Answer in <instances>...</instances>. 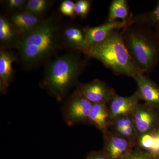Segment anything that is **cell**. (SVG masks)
<instances>
[{"instance_id":"cell-10","label":"cell","mask_w":159,"mask_h":159,"mask_svg":"<svg viewBox=\"0 0 159 159\" xmlns=\"http://www.w3.org/2000/svg\"><path fill=\"white\" fill-rule=\"evenodd\" d=\"M134 78L138 87L136 93L140 100L159 109V88L157 86L141 72L138 73Z\"/></svg>"},{"instance_id":"cell-11","label":"cell","mask_w":159,"mask_h":159,"mask_svg":"<svg viewBox=\"0 0 159 159\" xmlns=\"http://www.w3.org/2000/svg\"><path fill=\"white\" fill-rule=\"evenodd\" d=\"M126 23L125 21L116 20L97 27H86L84 29L85 33V49L102 42L115 30L122 28Z\"/></svg>"},{"instance_id":"cell-24","label":"cell","mask_w":159,"mask_h":159,"mask_svg":"<svg viewBox=\"0 0 159 159\" xmlns=\"http://www.w3.org/2000/svg\"><path fill=\"white\" fill-rule=\"evenodd\" d=\"M85 159H109L102 150L93 151L88 154Z\"/></svg>"},{"instance_id":"cell-17","label":"cell","mask_w":159,"mask_h":159,"mask_svg":"<svg viewBox=\"0 0 159 159\" xmlns=\"http://www.w3.org/2000/svg\"><path fill=\"white\" fill-rule=\"evenodd\" d=\"M128 16V9L125 0H115L112 2L110 8L108 22L116 21L119 19L125 21Z\"/></svg>"},{"instance_id":"cell-6","label":"cell","mask_w":159,"mask_h":159,"mask_svg":"<svg viewBox=\"0 0 159 159\" xmlns=\"http://www.w3.org/2000/svg\"><path fill=\"white\" fill-rule=\"evenodd\" d=\"M132 117L138 136L153 132L159 127V109L146 103H139Z\"/></svg>"},{"instance_id":"cell-12","label":"cell","mask_w":159,"mask_h":159,"mask_svg":"<svg viewBox=\"0 0 159 159\" xmlns=\"http://www.w3.org/2000/svg\"><path fill=\"white\" fill-rule=\"evenodd\" d=\"M9 20L20 37L36 29L44 20L25 10L11 14Z\"/></svg>"},{"instance_id":"cell-25","label":"cell","mask_w":159,"mask_h":159,"mask_svg":"<svg viewBox=\"0 0 159 159\" xmlns=\"http://www.w3.org/2000/svg\"><path fill=\"white\" fill-rule=\"evenodd\" d=\"M152 17L154 21L159 23V3L152 12Z\"/></svg>"},{"instance_id":"cell-26","label":"cell","mask_w":159,"mask_h":159,"mask_svg":"<svg viewBox=\"0 0 159 159\" xmlns=\"http://www.w3.org/2000/svg\"><path fill=\"white\" fill-rule=\"evenodd\" d=\"M156 131L157 134L158 136L159 137V127H158V128L156 130Z\"/></svg>"},{"instance_id":"cell-14","label":"cell","mask_w":159,"mask_h":159,"mask_svg":"<svg viewBox=\"0 0 159 159\" xmlns=\"http://www.w3.org/2000/svg\"><path fill=\"white\" fill-rule=\"evenodd\" d=\"M61 44L75 51L85 50V33L84 29L76 26H66L61 30Z\"/></svg>"},{"instance_id":"cell-7","label":"cell","mask_w":159,"mask_h":159,"mask_svg":"<svg viewBox=\"0 0 159 159\" xmlns=\"http://www.w3.org/2000/svg\"><path fill=\"white\" fill-rule=\"evenodd\" d=\"M103 135L102 150L109 159H122L136 147V142L108 130Z\"/></svg>"},{"instance_id":"cell-20","label":"cell","mask_w":159,"mask_h":159,"mask_svg":"<svg viewBox=\"0 0 159 159\" xmlns=\"http://www.w3.org/2000/svg\"><path fill=\"white\" fill-rule=\"evenodd\" d=\"M26 0H6L2 1L5 9L11 14L25 10Z\"/></svg>"},{"instance_id":"cell-19","label":"cell","mask_w":159,"mask_h":159,"mask_svg":"<svg viewBox=\"0 0 159 159\" xmlns=\"http://www.w3.org/2000/svg\"><path fill=\"white\" fill-rule=\"evenodd\" d=\"M134 125L132 115L122 116L112 121L109 125V130L111 132H117L122 129Z\"/></svg>"},{"instance_id":"cell-4","label":"cell","mask_w":159,"mask_h":159,"mask_svg":"<svg viewBox=\"0 0 159 159\" xmlns=\"http://www.w3.org/2000/svg\"><path fill=\"white\" fill-rule=\"evenodd\" d=\"M124 41L131 56L142 73L153 66L157 56L155 47L144 34L131 32Z\"/></svg>"},{"instance_id":"cell-27","label":"cell","mask_w":159,"mask_h":159,"mask_svg":"<svg viewBox=\"0 0 159 159\" xmlns=\"http://www.w3.org/2000/svg\"><path fill=\"white\" fill-rule=\"evenodd\" d=\"M155 159H159V155L157 157H156Z\"/></svg>"},{"instance_id":"cell-2","label":"cell","mask_w":159,"mask_h":159,"mask_svg":"<svg viewBox=\"0 0 159 159\" xmlns=\"http://www.w3.org/2000/svg\"><path fill=\"white\" fill-rule=\"evenodd\" d=\"M83 66L82 61L75 53L56 57L47 63L40 86L57 101H62L77 84Z\"/></svg>"},{"instance_id":"cell-18","label":"cell","mask_w":159,"mask_h":159,"mask_svg":"<svg viewBox=\"0 0 159 159\" xmlns=\"http://www.w3.org/2000/svg\"><path fill=\"white\" fill-rule=\"evenodd\" d=\"M49 0H27L25 10L42 18L52 6Z\"/></svg>"},{"instance_id":"cell-5","label":"cell","mask_w":159,"mask_h":159,"mask_svg":"<svg viewBox=\"0 0 159 159\" xmlns=\"http://www.w3.org/2000/svg\"><path fill=\"white\" fill-rule=\"evenodd\" d=\"M93 104L77 88L62 107V116L66 124L69 126L77 124H90V114Z\"/></svg>"},{"instance_id":"cell-9","label":"cell","mask_w":159,"mask_h":159,"mask_svg":"<svg viewBox=\"0 0 159 159\" xmlns=\"http://www.w3.org/2000/svg\"><path fill=\"white\" fill-rule=\"evenodd\" d=\"M140 100L136 92L128 97H122L116 93L115 94L108 104L109 125L112 121L118 117L132 115L139 105Z\"/></svg>"},{"instance_id":"cell-23","label":"cell","mask_w":159,"mask_h":159,"mask_svg":"<svg viewBox=\"0 0 159 159\" xmlns=\"http://www.w3.org/2000/svg\"><path fill=\"white\" fill-rule=\"evenodd\" d=\"M122 159H155V157L150 154L135 147L130 153Z\"/></svg>"},{"instance_id":"cell-16","label":"cell","mask_w":159,"mask_h":159,"mask_svg":"<svg viewBox=\"0 0 159 159\" xmlns=\"http://www.w3.org/2000/svg\"><path fill=\"white\" fill-rule=\"evenodd\" d=\"M109 119L108 104L104 103L93 104L90 114V124L94 125L103 134L109 130Z\"/></svg>"},{"instance_id":"cell-3","label":"cell","mask_w":159,"mask_h":159,"mask_svg":"<svg viewBox=\"0 0 159 159\" xmlns=\"http://www.w3.org/2000/svg\"><path fill=\"white\" fill-rule=\"evenodd\" d=\"M83 52L89 57L98 60L116 74L134 78L138 73H142L122 36L115 31L102 42L87 48Z\"/></svg>"},{"instance_id":"cell-13","label":"cell","mask_w":159,"mask_h":159,"mask_svg":"<svg viewBox=\"0 0 159 159\" xmlns=\"http://www.w3.org/2000/svg\"><path fill=\"white\" fill-rule=\"evenodd\" d=\"M17 57L12 52L1 48L0 51V92L6 93L14 76L13 63Z\"/></svg>"},{"instance_id":"cell-1","label":"cell","mask_w":159,"mask_h":159,"mask_svg":"<svg viewBox=\"0 0 159 159\" xmlns=\"http://www.w3.org/2000/svg\"><path fill=\"white\" fill-rule=\"evenodd\" d=\"M61 44L58 20L51 16L33 31L21 36L16 49L22 65L31 70L49 62Z\"/></svg>"},{"instance_id":"cell-8","label":"cell","mask_w":159,"mask_h":159,"mask_svg":"<svg viewBox=\"0 0 159 159\" xmlns=\"http://www.w3.org/2000/svg\"><path fill=\"white\" fill-rule=\"evenodd\" d=\"M77 89L93 104L104 103L108 105L116 94L114 90L98 79L87 83L80 84Z\"/></svg>"},{"instance_id":"cell-22","label":"cell","mask_w":159,"mask_h":159,"mask_svg":"<svg viewBox=\"0 0 159 159\" xmlns=\"http://www.w3.org/2000/svg\"><path fill=\"white\" fill-rule=\"evenodd\" d=\"M75 3L70 0L62 1L60 5L59 10L63 15L74 17L75 15Z\"/></svg>"},{"instance_id":"cell-15","label":"cell","mask_w":159,"mask_h":159,"mask_svg":"<svg viewBox=\"0 0 159 159\" xmlns=\"http://www.w3.org/2000/svg\"><path fill=\"white\" fill-rule=\"evenodd\" d=\"M20 36L6 15H0V43L1 48H16Z\"/></svg>"},{"instance_id":"cell-21","label":"cell","mask_w":159,"mask_h":159,"mask_svg":"<svg viewBox=\"0 0 159 159\" xmlns=\"http://www.w3.org/2000/svg\"><path fill=\"white\" fill-rule=\"evenodd\" d=\"M91 3L87 0H79L75 3V13L76 15L84 18L88 14L90 9Z\"/></svg>"}]
</instances>
